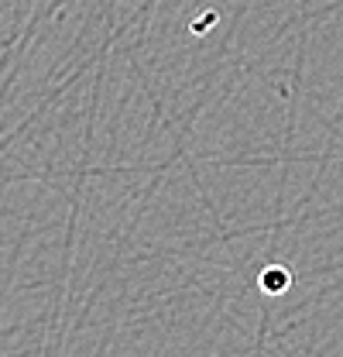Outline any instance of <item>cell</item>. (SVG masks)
Instances as JSON below:
<instances>
[{"instance_id":"obj_1","label":"cell","mask_w":343,"mask_h":357,"mask_svg":"<svg viewBox=\"0 0 343 357\" xmlns=\"http://www.w3.org/2000/svg\"><path fill=\"white\" fill-rule=\"evenodd\" d=\"M257 282H261V289H264L268 296H282V292L292 285V271H289L285 265H268L264 271H261Z\"/></svg>"}]
</instances>
